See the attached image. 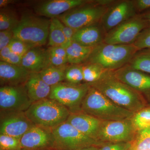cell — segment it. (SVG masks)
<instances>
[{
  "mask_svg": "<svg viewBox=\"0 0 150 150\" xmlns=\"http://www.w3.org/2000/svg\"><path fill=\"white\" fill-rule=\"evenodd\" d=\"M122 108L135 113L147 106L142 94L117 79L108 71L96 82L89 84Z\"/></svg>",
  "mask_w": 150,
  "mask_h": 150,
  "instance_id": "cell-1",
  "label": "cell"
},
{
  "mask_svg": "<svg viewBox=\"0 0 150 150\" xmlns=\"http://www.w3.org/2000/svg\"><path fill=\"white\" fill-rule=\"evenodd\" d=\"M81 109V111L103 121L130 119L134 114L115 104L91 86L83 100Z\"/></svg>",
  "mask_w": 150,
  "mask_h": 150,
  "instance_id": "cell-2",
  "label": "cell"
},
{
  "mask_svg": "<svg viewBox=\"0 0 150 150\" xmlns=\"http://www.w3.org/2000/svg\"><path fill=\"white\" fill-rule=\"evenodd\" d=\"M24 113L35 126L51 130L66 122L71 111L56 100L47 98L33 103Z\"/></svg>",
  "mask_w": 150,
  "mask_h": 150,
  "instance_id": "cell-3",
  "label": "cell"
},
{
  "mask_svg": "<svg viewBox=\"0 0 150 150\" xmlns=\"http://www.w3.org/2000/svg\"><path fill=\"white\" fill-rule=\"evenodd\" d=\"M138 51L132 44L118 45L103 42L93 48L86 63L98 64L107 71H114L128 64Z\"/></svg>",
  "mask_w": 150,
  "mask_h": 150,
  "instance_id": "cell-4",
  "label": "cell"
},
{
  "mask_svg": "<svg viewBox=\"0 0 150 150\" xmlns=\"http://www.w3.org/2000/svg\"><path fill=\"white\" fill-rule=\"evenodd\" d=\"M51 20L25 13L13 30L14 38L33 47H42L47 42Z\"/></svg>",
  "mask_w": 150,
  "mask_h": 150,
  "instance_id": "cell-5",
  "label": "cell"
},
{
  "mask_svg": "<svg viewBox=\"0 0 150 150\" xmlns=\"http://www.w3.org/2000/svg\"><path fill=\"white\" fill-rule=\"evenodd\" d=\"M112 2L101 1L96 4L88 3L68 11L57 18L67 26L78 30L98 23Z\"/></svg>",
  "mask_w": 150,
  "mask_h": 150,
  "instance_id": "cell-6",
  "label": "cell"
},
{
  "mask_svg": "<svg viewBox=\"0 0 150 150\" xmlns=\"http://www.w3.org/2000/svg\"><path fill=\"white\" fill-rule=\"evenodd\" d=\"M54 150H78L87 147H99L100 143L84 135L67 121L51 130Z\"/></svg>",
  "mask_w": 150,
  "mask_h": 150,
  "instance_id": "cell-7",
  "label": "cell"
},
{
  "mask_svg": "<svg viewBox=\"0 0 150 150\" xmlns=\"http://www.w3.org/2000/svg\"><path fill=\"white\" fill-rule=\"evenodd\" d=\"M90 87L86 83L74 85L62 82L51 87L48 98L67 107L71 112L81 111L82 102Z\"/></svg>",
  "mask_w": 150,
  "mask_h": 150,
  "instance_id": "cell-8",
  "label": "cell"
},
{
  "mask_svg": "<svg viewBox=\"0 0 150 150\" xmlns=\"http://www.w3.org/2000/svg\"><path fill=\"white\" fill-rule=\"evenodd\" d=\"M149 28L143 16L129 19L105 33L103 43L118 45H131L142 30Z\"/></svg>",
  "mask_w": 150,
  "mask_h": 150,
  "instance_id": "cell-9",
  "label": "cell"
},
{
  "mask_svg": "<svg viewBox=\"0 0 150 150\" xmlns=\"http://www.w3.org/2000/svg\"><path fill=\"white\" fill-rule=\"evenodd\" d=\"M137 133L131 119L102 121L98 133L97 141L102 143L131 142Z\"/></svg>",
  "mask_w": 150,
  "mask_h": 150,
  "instance_id": "cell-10",
  "label": "cell"
},
{
  "mask_svg": "<svg viewBox=\"0 0 150 150\" xmlns=\"http://www.w3.org/2000/svg\"><path fill=\"white\" fill-rule=\"evenodd\" d=\"M24 85L1 86L0 88V108L2 111L24 112L32 104Z\"/></svg>",
  "mask_w": 150,
  "mask_h": 150,
  "instance_id": "cell-11",
  "label": "cell"
},
{
  "mask_svg": "<svg viewBox=\"0 0 150 150\" xmlns=\"http://www.w3.org/2000/svg\"><path fill=\"white\" fill-rule=\"evenodd\" d=\"M137 11L134 1H118L108 6L100 20V25L106 33L122 23L136 16Z\"/></svg>",
  "mask_w": 150,
  "mask_h": 150,
  "instance_id": "cell-12",
  "label": "cell"
},
{
  "mask_svg": "<svg viewBox=\"0 0 150 150\" xmlns=\"http://www.w3.org/2000/svg\"><path fill=\"white\" fill-rule=\"evenodd\" d=\"M20 142L22 150H54L51 130L39 126L31 127L21 137Z\"/></svg>",
  "mask_w": 150,
  "mask_h": 150,
  "instance_id": "cell-13",
  "label": "cell"
},
{
  "mask_svg": "<svg viewBox=\"0 0 150 150\" xmlns=\"http://www.w3.org/2000/svg\"><path fill=\"white\" fill-rule=\"evenodd\" d=\"M115 78L142 94L150 93V75L132 69L128 64L112 71Z\"/></svg>",
  "mask_w": 150,
  "mask_h": 150,
  "instance_id": "cell-14",
  "label": "cell"
},
{
  "mask_svg": "<svg viewBox=\"0 0 150 150\" xmlns=\"http://www.w3.org/2000/svg\"><path fill=\"white\" fill-rule=\"evenodd\" d=\"M34 126L24 112L11 113L1 121L0 134L21 139L23 136Z\"/></svg>",
  "mask_w": 150,
  "mask_h": 150,
  "instance_id": "cell-15",
  "label": "cell"
},
{
  "mask_svg": "<svg viewBox=\"0 0 150 150\" xmlns=\"http://www.w3.org/2000/svg\"><path fill=\"white\" fill-rule=\"evenodd\" d=\"M84 0H52L45 1L35 7V12L41 16L53 18L88 3Z\"/></svg>",
  "mask_w": 150,
  "mask_h": 150,
  "instance_id": "cell-16",
  "label": "cell"
},
{
  "mask_svg": "<svg viewBox=\"0 0 150 150\" xmlns=\"http://www.w3.org/2000/svg\"><path fill=\"white\" fill-rule=\"evenodd\" d=\"M102 121L81 110L71 112L66 121L84 135L97 141L98 133Z\"/></svg>",
  "mask_w": 150,
  "mask_h": 150,
  "instance_id": "cell-17",
  "label": "cell"
},
{
  "mask_svg": "<svg viewBox=\"0 0 150 150\" xmlns=\"http://www.w3.org/2000/svg\"><path fill=\"white\" fill-rule=\"evenodd\" d=\"M30 72L21 66L11 64L0 62V82L1 86L25 85Z\"/></svg>",
  "mask_w": 150,
  "mask_h": 150,
  "instance_id": "cell-18",
  "label": "cell"
},
{
  "mask_svg": "<svg viewBox=\"0 0 150 150\" xmlns=\"http://www.w3.org/2000/svg\"><path fill=\"white\" fill-rule=\"evenodd\" d=\"M49 65L48 49L35 47L23 56L21 66L30 73H39Z\"/></svg>",
  "mask_w": 150,
  "mask_h": 150,
  "instance_id": "cell-19",
  "label": "cell"
},
{
  "mask_svg": "<svg viewBox=\"0 0 150 150\" xmlns=\"http://www.w3.org/2000/svg\"><path fill=\"white\" fill-rule=\"evenodd\" d=\"M105 31L98 23L86 26L77 30L73 41L86 47L94 48L103 43Z\"/></svg>",
  "mask_w": 150,
  "mask_h": 150,
  "instance_id": "cell-20",
  "label": "cell"
},
{
  "mask_svg": "<svg viewBox=\"0 0 150 150\" xmlns=\"http://www.w3.org/2000/svg\"><path fill=\"white\" fill-rule=\"evenodd\" d=\"M24 85L32 103L48 98L51 93V87L43 81L39 73H30Z\"/></svg>",
  "mask_w": 150,
  "mask_h": 150,
  "instance_id": "cell-21",
  "label": "cell"
},
{
  "mask_svg": "<svg viewBox=\"0 0 150 150\" xmlns=\"http://www.w3.org/2000/svg\"><path fill=\"white\" fill-rule=\"evenodd\" d=\"M94 48L82 46L73 41L66 48L68 63L71 65H81L87 61Z\"/></svg>",
  "mask_w": 150,
  "mask_h": 150,
  "instance_id": "cell-22",
  "label": "cell"
},
{
  "mask_svg": "<svg viewBox=\"0 0 150 150\" xmlns=\"http://www.w3.org/2000/svg\"><path fill=\"white\" fill-rule=\"evenodd\" d=\"M67 66L56 67L49 65L39 73L43 81L51 87L65 80V71Z\"/></svg>",
  "mask_w": 150,
  "mask_h": 150,
  "instance_id": "cell-23",
  "label": "cell"
},
{
  "mask_svg": "<svg viewBox=\"0 0 150 150\" xmlns=\"http://www.w3.org/2000/svg\"><path fill=\"white\" fill-rule=\"evenodd\" d=\"M61 21L57 18L51 19L48 38L50 47L62 46L65 48L67 40L60 26Z\"/></svg>",
  "mask_w": 150,
  "mask_h": 150,
  "instance_id": "cell-24",
  "label": "cell"
},
{
  "mask_svg": "<svg viewBox=\"0 0 150 150\" xmlns=\"http://www.w3.org/2000/svg\"><path fill=\"white\" fill-rule=\"evenodd\" d=\"M82 66L83 82L89 84L96 82L108 71L100 65L94 63H85Z\"/></svg>",
  "mask_w": 150,
  "mask_h": 150,
  "instance_id": "cell-25",
  "label": "cell"
},
{
  "mask_svg": "<svg viewBox=\"0 0 150 150\" xmlns=\"http://www.w3.org/2000/svg\"><path fill=\"white\" fill-rule=\"evenodd\" d=\"M128 65L132 69L150 75V52L143 50L135 55Z\"/></svg>",
  "mask_w": 150,
  "mask_h": 150,
  "instance_id": "cell-26",
  "label": "cell"
},
{
  "mask_svg": "<svg viewBox=\"0 0 150 150\" xmlns=\"http://www.w3.org/2000/svg\"><path fill=\"white\" fill-rule=\"evenodd\" d=\"M131 119L137 132L150 129V106H146L135 112Z\"/></svg>",
  "mask_w": 150,
  "mask_h": 150,
  "instance_id": "cell-27",
  "label": "cell"
},
{
  "mask_svg": "<svg viewBox=\"0 0 150 150\" xmlns=\"http://www.w3.org/2000/svg\"><path fill=\"white\" fill-rule=\"evenodd\" d=\"M130 150H150V129L137 131Z\"/></svg>",
  "mask_w": 150,
  "mask_h": 150,
  "instance_id": "cell-28",
  "label": "cell"
},
{
  "mask_svg": "<svg viewBox=\"0 0 150 150\" xmlns=\"http://www.w3.org/2000/svg\"><path fill=\"white\" fill-rule=\"evenodd\" d=\"M66 82L74 85L82 83L83 81L82 66L81 65H71L67 66L65 71Z\"/></svg>",
  "mask_w": 150,
  "mask_h": 150,
  "instance_id": "cell-29",
  "label": "cell"
},
{
  "mask_svg": "<svg viewBox=\"0 0 150 150\" xmlns=\"http://www.w3.org/2000/svg\"><path fill=\"white\" fill-rule=\"evenodd\" d=\"M20 20L12 11L1 10L0 12V30H13L17 26Z\"/></svg>",
  "mask_w": 150,
  "mask_h": 150,
  "instance_id": "cell-30",
  "label": "cell"
},
{
  "mask_svg": "<svg viewBox=\"0 0 150 150\" xmlns=\"http://www.w3.org/2000/svg\"><path fill=\"white\" fill-rule=\"evenodd\" d=\"M0 150H22L20 139L0 134Z\"/></svg>",
  "mask_w": 150,
  "mask_h": 150,
  "instance_id": "cell-31",
  "label": "cell"
},
{
  "mask_svg": "<svg viewBox=\"0 0 150 150\" xmlns=\"http://www.w3.org/2000/svg\"><path fill=\"white\" fill-rule=\"evenodd\" d=\"M8 46L11 51L22 58L30 49L34 48L22 40L15 38L11 41Z\"/></svg>",
  "mask_w": 150,
  "mask_h": 150,
  "instance_id": "cell-32",
  "label": "cell"
},
{
  "mask_svg": "<svg viewBox=\"0 0 150 150\" xmlns=\"http://www.w3.org/2000/svg\"><path fill=\"white\" fill-rule=\"evenodd\" d=\"M132 45L139 51L150 49V27L142 30Z\"/></svg>",
  "mask_w": 150,
  "mask_h": 150,
  "instance_id": "cell-33",
  "label": "cell"
},
{
  "mask_svg": "<svg viewBox=\"0 0 150 150\" xmlns=\"http://www.w3.org/2000/svg\"><path fill=\"white\" fill-rule=\"evenodd\" d=\"M0 60L11 64L21 66L22 57L13 52L7 46L0 51Z\"/></svg>",
  "mask_w": 150,
  "mask_h": 150,
  "instance_id": "cell-34",
  "label": "cell"
},
{
  "mask_svg": "<svg viewBox=\"0 0 150 150\" xmlns=\"http://www.w3.org/2000/svg\"><path fill=\"white\" fill-rule=\"evenodd\" d=\"M100 146L98 150H130L131 142L105 143Z\"/></svg>",
  "mask_w": 150,
  "mask_h": 150,
  "instance_id": "cell-35",
  "label": "cell"
},
{
  "mask_svg": "<svg viewBox=\"0 0 150 150\" xmlns=\"http://www.w3.org/2000/svg\"><path fill=\"white\" fill-rule=\"evenodd\" d=\"M13 38V30H8L0 31V51L8 46Z\"/></svg>",
  "mask_w": 150,
  "mask_h": 150,
  "instance_id": "cell-36",
  "label": "cell"
},
{
  "mask_svg": "<svg viewBox=\"0 0 150 150\" xmlns=\"http://www.w3.org/2000/svg\"><path fill=\"white\" fill-rule=\"evenodd\" d=\"M60 24L67 40V43L65 47V49H66L73 42V37L77 30L67 26L61 21Z\"/></svg>",
  "mask_w": 150,
  "mask_h": 150,
  "instance_id": "cell-37",
  "label": "cell"
},
{
  "mask_svg": "<svg viewBox=\"0 0 150 150\" xmlns=\"http://www.w3.org/2000/svg\"><path fill=\"white\" fill-rule=\"evenodd\" d=\"M48 50L49 55L68 59L66 49L62 46L50 47Z\"/></svg>",
  "mask_w": 150,
  "mask_h": 150,
  "instance_id": "cell-38",
  "label": "cell"
},
{
  "mask_svg": "<svg viewBox=\"0 0 150 150\" xmlns=\"http://www.w3.org/2000/svg\"><path fill=\"white\" fill-rule=\"evenodd\" d=\"M134 3L137 11H142L150 9V0H137Z\"/></svg>",
  "mask_w": 150,
  "mask_h": 150,
  "instance_id": "cell-39",
  "label": "cell"
},
{
  "mask_svg": "<svg viewBox=\"0 0 150 150\" xmlns=\"http://www.w3.org/2000/svg\"><path fill=\"white\" fill-rule=\"evenodd\" d=\"M143 17L147 23L149 27H150V11L143 15Z\"/></svg>",
  "mask_w": 150,
  "mask_h": 150,
  "instance_id": "cell-40",
  "label": "cell"
},
{
  "mask_svg": "<svg viewBox=\"0 0 150 150\" xmlns=\"http://www.w3.org/2000/svg\"><path fill=\"white\" fill-rule=\"evenodd\" d=\"M12 3V1L9 0H1L0 1V6L1 8L4 7L6 6H8L9 4Z\"/></svg>",
  "mask_w": 150,
  "mask_h": 150,
  "instance_id": "cell-41",
  "label": "cell"
},
{
  "mask_svg": "<svg viewBox=\"0 0 150 150\" xmlns=\"http://www.w3.org/2000/svg\"><path fill=\"white\" fill-rule=\"evenodd\" d=\"M78 150H98V147L92 146L83 148V149Z\"/></svg>",
  "mask_w": 150,
  "mask_h": 150,
  "instance_id": "cell-42",
  "label": "cell"
},
{
  "mask_svg": "<svg viewBox=\"0 0 150 150\" xmlns=\"http://www.w3.org/2000/svg\"><path fill=\"white\" fill-rule=\"evenodd\" d=\"M146 50V51H149V52H150V49H147V50Z\"/></svg>",
  "mask_w": 150,
  "mask_h": 150,
  "instance_id": "cell-43",
  "label": "cell"
}]
</instances>
